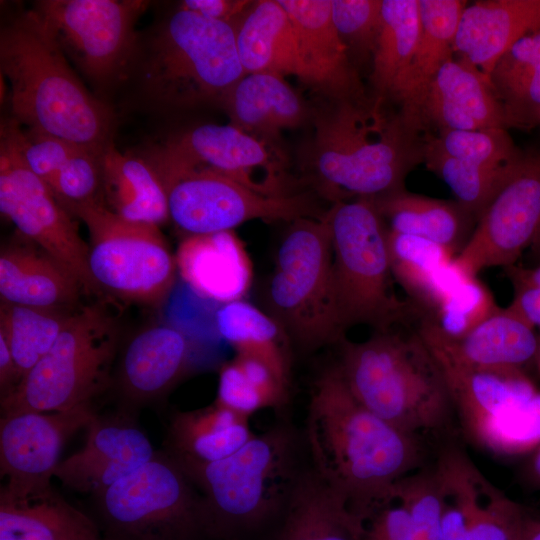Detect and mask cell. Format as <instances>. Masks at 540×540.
I'll return each instance as SVG.
<instances>
[{
	"instance_id": "obj_12",
	"label": "cell",
	"mask_w": 540,
	"mask_h": 540,
	"mask_svg": "<svg viewBox=\"0 0 540 540\" xmlns=\"http://www.w3.org/2000/svg\"><path fill=\"white\" fill-rule=\"evenodd\" d=\"M140 155V154H139ZM141 156L160 179L207 172L236 181L267 196L299 193L283 151L232 124L203 123L167 137Z\"/></svg>"
},
{
	"instance_id": "obj_15",
	"label": "cell",
	"mask_w": 540,
	"mask_h": 540,
	"mask_svg": "<svg viewBox=\"0 0 540 540\" xmlns=\"http://www.w3.org/2000/svg\"><path fill=\"white\" fill-rule=\"evenodd\" d=\"M167 194L169 217L188 235L233 230L255 220L294 221L323 218L316 195L302 191L267 196L236 181L207 172H187L161 179Z\"/></svg>"
},
{
	"instance_id": "obj_50",
	"label": "cell",
	"mask_w": 540,
	"mask_h": 540,
	"mask_svg": "<svg viewBox=\"0 0 540 540\" xmlns=\"http://www.w3.org/2000/svg\"><path fill=\"white\" fill-rule=\"evenodd\" d=\"M20 376L10 348L0 334V397L9 395L19 384Z\"/></svg>"
},
{
	"instance_id": "obj_56",
	"label": "cell",
	"mask_w": 540,
	"mask_h": 540,
	"mask_svg": "<svg viewBox=\"0 0 540 540\" xmlns=\"http://www.w3.org/2000/svg\"><path fill=\"white\" fill-rule=\"evenodd\" d=\"M204 540H212V539H204Z\"/></svg>"
},
{
	"instance_id": "obj_29",
	"label": "cell",
	"mask_w": 540,
	"mask_h": 540,
	"mask_svg": "<svg viewBox=\"0 0 540 540\" xmlns=\"http://www.w3.org/2000/svg\"><path fill=\"white\" fill-rule=\"evenodd\" d=\"M442 497L432 460L398 480L365 518L362 540H440Z\"/></svg>"
},
{
	"instance_id": "obj_44",
	"label": "cell",
	"mask_w": 540,
	"mask_h": 540,
	"mask_svg": "<svg viewBox=\"0 0 540 540\" xmlns=\"http://www.w3.org/2000/svg\"><path fill=\"white\" fill-rule=\"evenodd\" d=\"M381 11L382 0H331L333 23L358 71L361 66H371Z\"/></svg>"
},
{
	"instance_id": "obj_3",
	"label": "cell",
	"mask_w": 540,
	"mask_h": 540,
	"mask_svg": "<svg viewBox=\"0 0 540 540\" xmlns=\"http://www.w3.org/2000/svg\"><path fill=\"white\" fill-rule=\"evenodd\" d=\"M0 71L9 83L10 117L24 128L98 152L114 143L113 108L86 88L33 9L2 25Z\"/></svg>"
},
{
	"instance_id": "obj_30",
	"label": "cell",
	"mask_w": 540,
	"mask_h": 540,
	"mask_svg": "<svg viewBox=\"0 0 540 540\" xmlns=\"http://www.w3.org/2000/svg\"><path fill=\"white\" fill-rule=\"evenodd\" d=\"M254 436L248 417L214 401L172 413L164 451L180 464H209L231 456Z\"/></svg>"
},
{
	"instance_id": "obj_35",
	"label": "cell",
	"mask_w": 540,
	"mask_h": 540,
	"mask_svg": "<svg viewBox=\"0 0 540 540\" xmlns=\"http://www.w3.org/2000/svg\"><path fill=\"white\" fill-rule=\"evenodd\" d=\"M0 540H103L97 522L52 487L24 499L0 496Z\"/></svg>"
},
{
	"instance_id": "obj_13",
	"label": "cell",
	"mask_w": 540,
	"mask_h": 540,
	"mask_svg": "<svg viewBox=\"0 0 540 540\" xmlns=\"http://www.w3.org/2000/svg\"><path fill=\"white\" fill-rule=\"evenodd\" d=\"M143 0H40L32 9L70 63L99 91L126 80L136 51Z\"/></svg>"
},
{
	"instance_id": "obj_40",
	"label": "cell",
	"mask_w": 540,
	"mask_h": 540,
	"mask_svg": "<svg viewBox=\"0 0 540 540\" xmlns=\"http://www.w3.org/2000/svg\"><path fill=\"white\" fill-rule=\"evenodd\" d=\"M288 388L262 361L236 354L219 372L216 402L250 418L257 411L283 407Z\"/></svg>"
},
{
	"instance_id": "obj_33",
	"label": "cell",
	"mask_w": 540,
	"mask_h": 540,
	"mask_svg": "<svg viewBox=\"0 0 540 540\" xmlns=\"http://www.w3.org/2000/svg\"><path fill=\"white\" fill-rule=\"evenodd\" d=\"M420 32L411 63L391 98L408 118L441 67L453 59L454 41L466 1L418 0Z\"/></svg>"
},
{
	"instance_id": "obj_49",
	"label": "cell",
	"mask_w": 540,
	"mask_h": 540,
	"mask_svg": "<svg viewBox=\"0 0 540 540\" xmlns=\"http://www.w3.org/2000/svg\"><path fill=\"white\" fill-rule=\"evenodd\" d=\"M507 307L534 329H540V289L514 288V297Z\"/></svg>"
},
{
	"instance_id": "obj_32",
	"label": "cell",
	"mask_w": 540,
	"mask_h": 540,
	"mask_svg": "<svg viewBox=\"0 0 540 540\" xmlns=\"http://www.w3.org/2000/svg\"><path fill=\"white\" fill-rule=\"evenodd\" d=\"M373 201L388 230L434 242L455 257L476 224V217L458 201L432 198L405 188Z\"/></svg>"
},
{
	"instance_id": "obj_11",
	"label": "cell",
	"mask_w": 540,
	"mask_h": 540,
	"mask_svg": "<svg viewBox=\"0 0 540 540\" xmlns=\"http://www.w3.org/2000/svg\"><path fill=\"white\" fill-rule=\"evenodd\" d=\"M89 234V269L107 298L156 306L176 277L175 255L158 226L126 220L103 200L73 209Z\"/></svg>"
},
{
	"instance_id": "obj_17",
	"label": "cell",
	"mask_w": 540,
	"mask_h": 540,
	"mask_svg": "<svg viewBox=\"0 0 540 540\" xmlns=\"http://www.w3.org/2000/svg\"><path fill=\"white\" fill-rule=\"evenodd\" d=\"M434 463L440 481V540H522L525 506L493 485L454 440Z\"/></svg>"
},
{
	"instance_id": "obj_2",
	"label": "cell",
	"mask_w": 540,
	"mask_h": 540,
	"mask_svg": "<svg viewBox=\"0 0 540 540\" xmlns=\"http://www.w3.org/2000/svg\"><path fill=\"white\" fill-rule=\"evenodd\" d=\"M383 103L377 97L328 100L314 108L305 180L332 204L402 189L408 172L423 162L419 129Z\"/></svg>"
},
{
	"instance_id": "obj_21",
	"label": "cell",
	"mask_w": 540,
	"mask_h": 540,
	"mask_svg": "<svg viewBox=\"0 0 540 540\" xmlns=\"http://www.w3.org/2000/svg\"><path fill=\"white\" fill-rule=\"evenodd\" d=\"M406 119L418 129L431 124L440 131L507 128L489 78L459 58L441 67Z\"/></svg>"
},
{
	"instance_id": "obj_5",
	"label": "cell",
	"mask_w": 540,
	"mask_h": 540,
	"mask_svg": "<svg viewBox=\"0 0 540 540\" xmlns=\"http://www.w3.org/2000/svg\"><path fill=\"white\" fill-rule=\"evenodd\" d=\"M245 74L232 24L177 7L139 33L125 81L147 110L167 115L219 106Z\"/></svg>"
},
{
	"instance_id": "obj_37",
	"label": "cell",
	"mask_w": 540,
	"mask_h": 540,
	"mask_svg": "<svg viewBox=\"0 0 540 540\" xmlns=\"http://www.w3.org/2000/svg\"><path fill=\"white\" fill-rule=\"evenodd\" d=\"M488 78L502 107L506 127L540 124V31L509 48Z\"/></svg>"
},
{
	"instance_id": "obj_28",
	"label": "cell",
	"mask_w": 540,
	"mask_h": 540,
	"mask_svg": "<svg viewBox=\"0 0 540 540\" xmlns=\"http://www.w3.org/2000/svg\"><path fill=\"white\" fill-rule=\"evenodd\" d=\"M232 25L245 73L292 75L310 86L297 32L278 0L252 1Z\"/></svg>"
},
{
	"instance_id": "obj_52",
	"label": "cell",
	"mask_w": 540,
	"mask_h": 540,
	"mask_svg": "<svg viewBox=\"0 0 540 540\" xmlns=\"http://www.w3.org/2000/svg\"><path fill=\"white\" fill-rule=\"evenodd\" d=\"M522 480L534 490H540V444L533 449L522 469Z\"/></svg>"
},
{
	"instance_id": "obj_46",
	"label": "cell",
	"mask_w": 540,
	"mask_h": 540,
	"mask_svg": "<svg viewBox=\"0 0 540 540\" xmlns=\"http://www.w3.org/2000/svg\"><path fill=\"white\" fill-rule=\"evenodd\" d=\"M102 154L78 147L56 175L50 189L69 214L79 206L103 200Z\"/></svg>"
},
{
	"instance_id": "obj_16",
	"label": "cell",
	"mask_w": 540,
	"mask_h": 540,
	"mask_svg": "<svg viewBox=\"0 0 540 540\" xmlns=\"http://www.w3.org/2000/svg\"><path fill=\"white\" fill-rule=\"evenodd\" d=\"M540 233V151L521 158L479 214L454 261L478 276L492 267L516 264Z\"/></svg>"
},
{
	"instance_id": "obj_25",
	"label": "cell",
	"mask_w": 540,
	"mask_h": 540,
	"mask_svg": "<svg viewBox=\"0 0 540 540\" xmlns=\"http://www.w3.org/2000/svg\"><path fill=\"white\" fill-rule=\"evenodd\" d=\"M177 270L199 296L222 304L242 300L253 281V265L233 230L188 235L175 254Z\"/></svg>"
},
{
	"instance_id": "obj_53",
	"label": "cell",
	"mask_w": 540,
	"mask_h": 540,
	"mask_svg": "<svg viewBox=\"0 0 540 540\" xmlns=\"http://www.w3.org/2000/svg\"><path fill=\"white\" fill-rule=\"evenodd\" d=\"M522 540H540V511L525 506Z\"/></svg>"
},
{
	"instance_id": "obj_39",
	"label": "cell",
	"mask_w": 540,
	"mask_h": 540,
	"mask_svg": "<svg viewBox=\"0 0 540 540\" xmlns=\"http://www.w3.org/2000/svg\"><path fill=\"white\" fill-rule=\"evenodd\" d=\"M77 308L34 307L1 300L0 334L10 348L20 381L52 348Z\"/></svg>"
},
{
	"instance_id": "obj_4",
	"label": "cell",
	"mask_w": 540,
	"mask_h": 540,
	"mask_svg": "<svg viewBox=\"0 0 540 540\" xmlns=\"http://www.w3.org/2000/svg\"><path fill=\"white\" fill-rule=\"evenodd\" d=\"M336 363L353 396L397 429L438 446L459 427L443 371L417 330L343 339Z\"/></svg>"
},
{
	"instance_id": "obj_8",
	"label": "cell",
	"mask_w": 540,
	"mask_h": 540,
	"mask_svg": "<svg viewBox=\"0 0 540 540\" xmlns=\"http://www.w3.org/2000/svg\"><path fill=\"white\" fill-rule=\"evenodd\" d=\"M118 346V324L107 300L79 306L52 348L1 399V415L93 404L112 386Z\"/></svg>"
},
{
	"instance_id": "obj_54",
	"label": "cell",
	"mask_w": 540,
	"mask_h": 540,
	"mask_svg": "<svg viewBox=\"0 0 540 540\" xmlns=\"http://www.w3.org/2000/svg\"><path fill=\"white\" fill-rule=\"evenodd\" d=\"M534 364L536 365L538 371L540 372V334H539L538 348H537Z\"/></svg>"
},
{
	"instance_id": "obj_23",
	"label": "cell",
	"mask_w": 540,
	"mask_h": 540,
	"mask_svg": "<svg viewBox=\"0 0 540 540\" xmlns=\"http://www.w3.org/2000/svg\"><path fill=\"white\" fill-rule=\"evenodd\" d=\"M297 32L310 87L328 100H366L359 71L352 64L332 20L331 0H278Z\"/></svg>"
},
{
	"instance_id": "obj_1",
	"label": "cell",
	"mask_w": 540,
	"mask_h": 540,
	"mask_svg": "<svg viewBox=\"0 0 540 540\" xmlns=\"http://www.w3.org/2000/svg\"><path fill=\"white\" fill-rule=\"evenodd\" d=\"M302 434L313 470L363 520L398 480L430 463L429 444L364 407L337 364L313 382Z\"/></svg>"
},
{
	"instance_id": "obj_24",
	"label": "cell",
	"mask_w": 540,
	"mask_h": 540,
	"mask_svg": "<svg viewBox=\"0 0 540 540\" xmlns=\"http://www.w3.org/2000/svg\"><path fill=\"white\" fill-rule=\"evenodd\" d=\"M84 289L56 258L18 232L1 246V300L13 304L77 308Z\"/></svg>"
},
{
	"instance_id": "obj_6",
	"label": "cell",
	"mask_w": 540,
	"mask_h": 540,
	"mask_svg": "<svg viewBox=\"0 0 540 540\" xmlns=\"http://www.w3.org/2000/svg\"><path fill=\"white\" fill-rule=\"evenodd\" d=\"M178 464L201 496L206 537L236 540L281 518L310 462L303 434L282 422L225 459Z\"/></svg>"
},
{
	"instance_id": "obj_9",
	"label": "cell",
	"mask_w": 540,
	"mask_h": 540,
	"mask_svg": "<svg viewBox=\"0 0 540 540\" xmlns=\"http://www.w3.org/2000/svg\"><path fill=\"white\" fill-rule=\"evenodd\" d=\"M268 296L277 321L302 349L312 351L344 339L325 216L291 222L276 254Z\"/></svg>"
},
{
	"instance_id": "obj_42",
	"label": "cell",
	"mask_w": 540,
	"mask_h": 540,
	"mask_svg": "<svg viewBox=\"0 0 540 540\" xmlns=\"http://www.w3.org/2000/svg\"><path fill=\"white\" fill-rule=\"evenodd\" d=\"M387 245L394 281L413 305L420 300L436 272L455 258L441 245L390 230Z\"/></svg>"
},
{
	"instance_id": "obj_41",
	"label": "cell",
	"mask_w": 540,
	"mask_h": 540,
	"mask_svg": "<svg viewBox=\"0 0 540 540\" xmlns=\"http://www.w3.org/2000/svg\"><path fill=\"white\" fill-rule=\"evenodd\" d=\"M422 148V158L427 168L445 182L455 195L456 201L470 211L476 221L494 192L518 162L499 170L481 167L447 155L437 146L432 135L423 139Z\"/></svg>"
},
{
	"instance_id": "obj_48",
	"label": "cell",
	"mask_w": 540,
	"mask_h": 540,
	"mask_svg": "<svg viewBox=\"0 0 540 540\" xmlns=\"http://www.w3.org/2000/svg\"><path fill=\"white\" fill-rule=\"evenodd\" d=\"M247 0H185L178 8L232 24L251 4Z\"/></svg>"
},
{
	"instance_id": "obj_27",
	"label": "cell",
	"mask_w": 540,
	"mask_h": 540,
	"mask_svg": "<svg viewBox=\"0 0 540 540\" xmlns=\"http://www.w3.org/2000/svg\"><path fill=\"white\" fill-rule=\"evenodd\" d=\"M219 107L230 124L274 145L282 131L311 123L314 111L284 77L270 73H246Z\"/></svg>"
},
{
	"instance_id": "obj_20",
	"label": "cell",
	"mask_w": 540,
	"mask_h": 540,
	"mask_svg": "<svg viewBox=\"0 0 540 540\" xmlns=\"http://www.w3.org/2000/svg\"><path fill=\"white\" fill-rule=\"evenodd\" d=\"M188 351L185 336L171 326L156 325L134 335L113 373L118 410L136 417L141 408L163 398L182 376Z\"/></svg>"
},
{
	"instance_id": "obj_45",
	"label": "cell",
	"mask_w": 540,
	"mask_h": 540,
	"mask_svg": "<svg viewBox=\"0 0 540 540\" xmlns=\"http://www.w3.org/2000/svg\"><path fill=\"white\" fill-rule=\"evenodd\" d=\"M500 309L488 287L477 276H471L450 293L431 315L425 316L447 336L456 338Z\"/></svg>"
},
{
	"instance_id": "obj_34",
	"label": "cell",
	"mask_w": 540,
	"mask_h": 540,
	"mask_svg": "<svg viewBox=\"0 0 540 540\" xmlns=\"http://www.w3.org/2000/svg\"><path fill=\"white\" fill-rule=\"evenodd\" d=\"M102 196L118 216L160 226L169 217L167 194L152 166L141 155H127L111 144L102 154Z\"/></svg>"
},
{
	"instance_id": "obj_31",
	"label": "cell",
	"mask_w": 540,
	"mask_h": 540,
	"mask_svg": "<svg viewBox=\"0 0 540 540\" xmlns=\"http://www.w3.org/2000/svg\"><path fill=\"white\" fill-rule=\"evenodd\" d=\"M276 540H362L364 521L307 467L281 516Z\"/></svg>"
},
{
	"instance_id": "obj_18",
	"label": "cell",
	"mask_w": 540,
	"mask_h": 540,
	"mask_svg": "<svg viewBox=\"0 0 540 540\" xmlns=\"http://www.w3.org/2000/svg\"><path fill=\"white\" fill-rule=\"evenodd\" d=\"M97 414L93 404L68 411L1 415L0 496L24 499L52 487L64 443Z\"/></svg>"
},
{
	"instance_id": "obj_43",
	"label": "cell",
	"mask_w": 540,
	"mask_h": 540,
	"mask_svg": "<svg viewBox=\"0 0 540 540\" xmlns=\"http://www.w3.org/2000/svg\"><path fill=\"white\" fill-rule=\"evenodd\" d=\"M432 138L447 155L488 169L508 168L523 154L503 127L443 130Z\"/></svg>"
},
{
	"instance_id": "obj_14",
	"label": "cell",
	"mask_w": 540,
	"mask_h": 540,
	"mask_svg": "<svg viewBox=\"0 0 540 540\" xmlns=\"http://www.w3.org/2000/svg\"><path fill=\"white\" fill-rule=\"evenodd\" d=\"M20 124L5 117L0 125V211L16 232L62 263L81 283L85 295L107 297L89 269V247L75 218L50 187L26 165L19 146Z\"/></svg>"
},
{
	"instance_id": "obj_55",
	"label": "cell",
	"mask_w": 540,
	"mask_h": 540,
	"mask_svg": "<svg viewBox=\"0 0 540 540\" xmlns=\"http://www.w3.org/2000/svg\"><path fill=\"white\" fill-rule=\"evenodd\" d=\"M533 246H534V248H536L537 253L540 254V233H539L537 239L535 240Z\"/></svg>"
},
{
	"instance_id": "obj_47",
	"label": "cell",
	"mask_w": 540,
	"mask_h": 540,
	"mask_svg": "<svg viewBox=\"0 0 540 540\" xmlns=\"http://www.w3.org/2000/svg\"><path fill=\"white\" fill-rule=\"evenodd\" d=\"M18 140L26 165L49 187L66 160L78 147H81L54 135L24 128L21 125Z\"/></svg>"
},
{
	"instance_id": "obj_26",
	"label": "cell",
	"mask_w": 540,
	"mask_h": 540,
	"mask_svg": "<svg viewBox=\"0 0 540 540\" xmlns=\"http://www.w3.org/2000/svg\"><path fill=\"white\" fill-rule=\"evenodd\" d=\"M540 31V0H485L464 8L454 53L487 77L523 37Z\"/></svg>"
},
{
	"instance_id": "obj_51",
	"label": "cell",
	"mask_w": 540,
	"mask_h": 540,
	"mask_svg": "<svg viewBox=\"0 0 540 540\" xmlns=\"http://www.w3.org/2000/svg\"><path fill=\"white\" fill-rule=\"evenodd\" d=\"M504 269L513 288L529 287L540 289V265L534 268H524L514 264Z\"/></svg>"
},
{
	"instance_id": "obj_10",
	"label": "cell",
	"mask_w": 540,
	"mask_h": 540,
	"mask_svg": "<svg viewBox=\"0 0 540 540\" xmlns=\"http://www.w3.org/2000/svg\"><path fill=\"white\" fill-rule=\"evenodd\" d=\"M103 540H204L202 499L164 450L92 495Z\"/></svg>"
},
{
	"instance_id": "obj_36",
	"label": "cell",
	"mask_w": 540,
	"mask_h": 540,
	"mask_svg": "<svg viewBox=\"0 0 540 540\" xmlns=\"http://www.w3.org/2000/svg\"><path fill=\"white\" fill-rule=\"evenodd\" d=\"M215 323L219 334L236 354L262 361L289 388L290 337L276 318L242 299L223 304L216 312Z\"/></svg>"
},
{
	"instance_id": "obj_22",
	"label": "cell",
	"mask_w": 540,
	"mask_h": 540,
	"mask_svg": "<svg viewBox=\"0 0 540 540\" xmlns=\"http://www.w3.org/2000/svg\"><path fill=\"white\" fill-rule=\"evenodd\" d=\"M424 342L457 362L480 370H522L534 364L539 334L508 307L460 337H449L427 316L415 327Z\"/></svg>"
},
{
	"instance_id": "obj_19",
	"label": "cell",
	"mask_w": 540,
	"mask_h": 540,
	"mask_svg": "<svg viewBox=\"0 0 540 540\" xmlns=\"http://www.w3.org/2000/svg\"><path fill=\"white\" fill-rule=\"evenodd\" d=\"M81 449L59 462L54 477L74 491L95 495L148 463L156 454L135 417L117 411L86 427Z\"/></svg>"
},
{
	"instance_id": "obj_38",
	"label": "cell",
	"mask_w": 540,
	"mask_h": 540,
	"mask_svg": "<svg viewBox=\"0 0 540 540\" xmlns=\"http://www.w3.org/2000/svg\"><path fill=\"white\" fill-rule=\"evenodd\" d=\"M419 32L418 0H382L380 31L370 68L375 97L391 98L411 63Z\"/></svg>"
},
{
	"instance_id": "obj_7",
	"label": "cell",
	"mask_w": 540,
	"mask_h": 540,
	"mask_svg": "<svg viewBox=\"0 0 540 540\" xmlns=\"http://www.w3.org/2000/svg\"><path fill=\"white\" fill-rule=\"evenodd\" d=\"M329 224L337 313L342 330L365 325L384 331L419 312L393 289L387 226L373 199L333 203Z\"/></svg>"
}]
</instances>
